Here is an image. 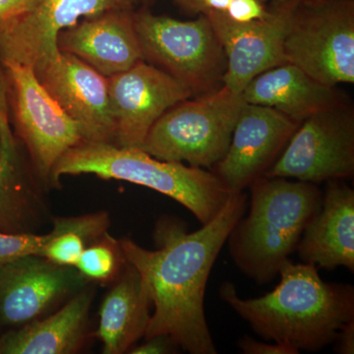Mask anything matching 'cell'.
<instances>
[{
    "instance_id": "obj_21",
    "label": "cell",
    "mask_w": 354,
    "mask_h": 354,
    "mask_svg": "<svg viewBox=\"0 0 354 354\" xmlns=\"http://www.w3.org/2000/svg\"><path fill=\"white\" fill-rule=\"evenodd\" d=\"M151 305L152 301L141 274L127 262L100 309L97 335L102 344V353H128L145 337Z\"/></svg>"
},
{
    "instance_id": "obj_2",
    "label": "cell",
    "mask_w": 354,
    "mask_h": 354,
    "mask_svg": "<svg viewBox=\"0 0 354 354\" xmlns=\"http://www.w3.org/2000/svg\"><path fill=\"white\" fill-rule=\"evenodd\" d=\"M281 281L263 297L243 299L234 283L225 281L220 297L268 342L297 351L315 353L334 342L339 330L354 319V288L326 283L315 265L288 259L279 272Z\"/></svg>"
},
{
    "instance_id": "obj_29",
    "label": "cell",
    "mask_w": 354,
    "mask_h": 354,
    "mask_svg": "<svg viewBox=\"0 0 354 354\" xmlns=\"http://www.w3.org/2000/svg\"><path fill=\"white\" fill-rule=\"evenodd\" d=\"M335 353L341 354L354 353V319L346 323L337 333L334 342Z\"/></svg>"
},
{
    "instance_id": "obj_7",
    "label": "cell",
    "mask_w": 354,
    "mask_h": 354,
    "mask_svg": "<svg viewBox=\"0 0 354 354\" xmlns=\"http://www.w3.org/2000/svg\"><path fill=\"white\" fill-rule=\"evenodd\" d=\"M288 64L325 85L354 82V0H297L283 41Z\"/></svg>"
},
{
    "instance_id": "obj_14",
    "label": "cell",
    "mask_w": 354,
    "mask_h": 354,
    "mask_svg": "<svg viewBox=\"0 0 354 354\" xmlns=\"http://www.w3.org/2000/svg\"><path fill=\"white\" fill-rule=\"evenodd\" d=\"M108 84L115 123L113 144L128 148H140L167 109L193 97L174 77L144 60L109 77Z\"/></svg>"
},
{
    "instance_id": "obj_20",
    "label": "cell",
    "mask_w": 354,
    "mask_h": 354,
    "mask_svg": "<svg viewBox=\"0 0 354 354\" xmlns=\"http://www.w3.org/2000/svg\"><path fill=\"white\" fill-rule=\"evenodd\" d=\"M94 291L88 288L70 298L48 317L0 337V354H71L83 346Z\"/></svg>"
},
{
    "instance_id": "obj_4",
    "label": "cell",
    "mask_w": 354,
    "mask_h": 354,
    "mask_svg": "<svg viewBox=\"0 0 354 354\" xmlns=\"http://www.w3.org/2000/svg\"><path fill=\"white\" fill-rule=\"evenodd\" d=\"M79 174L128 181L157 191L180 203L202 225L213 220L234 194L213 171L158 160L141 149L113 143L81 141L72 147L53 167L50 183L57 186L60 177Z\"/></svg>"
},
{
    "instance_id": "obj_30",
    "label": "cell",
    "mask_w": 354,
    "mask_h": 354,
    "mask_svg": "<svg viewBox=\"0 0 354 354\" xmlns=\"http://www.w3.org/2000/svg\"><path fill=\"white\" fill-rule=\"evenodd\" d=\"M149 1H152V0H142L143 3H146V2ZM172 1L180 7L181 9H183L185 12L193 14H200L204 12L199 0H172Z\"/></svg>"
},
{
    "instance_id": "obj_8",
    "label": "cell",
    "mask_w": 354,
    "mask_h": 354,
    "mask_svg": "<svg viewBox=\"0 0 354 354\" xmlns=\"http://www.w3.org/2000/svg\"><path fill=\"white\" fill-rule=\"evenodd\" d=\"M0 62L18 138L27 149L34 171L50 183L57 160L82 141L80 128L41 86L32 66Z\"/></svg>"
},
{
    "instance_id": "obj_25",
    "label": "cell",
    "mask_w": 354,
    "mask_h": 354,
    "mask_svg": "<svg viewBox=\"0 0 354 354\" xmlns=\"http://www.w3.org/2000/svg\"><path fill=\"white\" fill-rule=\"evenodd\" d=\"M269 0H232L225 11L227 17L237 23H249L267 16Z\"/></svg>"
},
{
    "instance_id": "obj_31",
    "label": "cell",
    "mask_w": 354,
    "mask_h": 354,
    "mask_svg": "<svg viewBox=\"0 0 354 354\" xmlns=\"http://www.w3.org/2000/svg\"><path fill=\"white\" fill-rule=\"evenodd\" d=\"M199 1L204 12L208 10L225 12L232 0H199Z\"/></svg>"
},
{
    "instance_id": "obj_9",
    "label": "cell",
    "mask_w": 354,
    "mask_h": 354,
    "mask_svg": "<svg viewBox=\"0 0 354 354\" xmlns=\"http://www.w3.org/2000/svg\"><path fill=\"white\" fill-rule=\"evenodd\" d=\"M354 174V114L346 102L300 123L264 176L318 184Z\"/></svg>"
},
{
    "instance_id": "obj_13",
    "label": "cell",
    "mask_w": 354,
    "mask_h": 354,
    "mask_svg": "<svg viewBox=\"0 0 354 354\" xmlns=\"http://www.w3.org/2000/svg\"><path fill=\"white\" fill-rule=\"evenodd\" d=\"M142 0H37L29 12L0 26V60L34 66L59 51L57 36L81 17L135 10Z\"/></svg>"
},
{
    "instance_id": "obj_27",
    "label": "cell",
    "mask_w": 354,
    "mask_h": 354,
    "mask_svg": "<svg viewBox=\"0 0 354 354\" xmlns=\"http://www.w3.org/2000/svg\"><path fill=\"white\" fill-rule=\"evenodd\" d=\"M176 348H180L167 335H155L146 339L145 344L139 346H133L128 353L131 354H165L174 353Z\"/></svg>"
},
{
    "instance_id": "obj_22",
    "label": "cell",
    "mask_w": 354,
    "mask_h": 354,
    "mask_svg": "<svg viewBox=\"0 0 354 354\" xmlns=\"http://www.w3.org/2000/svg\"><path fill=\"white\" fill-rule=\"evenodd\" d=\"M50 239L41 257L62 266L74 267L83 251L108 234L111 220L106 212L55 218Z\"/></svg>"
},
{
    "instance_id": "obj_6",
    "label": "cell",
    "mask_w": 354,
    "mask_h": 354,
    "mask_svg": "<svg viewBox=\"0 0 354 354\" xmlns=\"http://www.w3.org/2000/svg\"><path fill=\"white\" fill-rule=\"evenodd\" d=\"M134 25L144 62L174 77L193 97L223 87L227 57L206 14L179 21L143 6L134 11Z\"/></svg>"
},
{
    "instance_id": "obj_15",
    "label": "cell",
    "mask_w": 354,
    "mask_h": 354,
    "mask_svg": "<svg viewBox=\"0 0 354 354\" xmlns=\"http://www.w3.org/2000/svg\"><path fill=\"white\" fill-rule=\"evenodd\" d=\"M298 127L276 109L244 102L227 152L211 171L230 193L243 192L271 169Z\"/></svg>"
},
{
    "instance_id": "obj_3",
    "label": "cell",
    "mask_w": 354,
    "mask_h": 354,
    "mask_svg": "<svg viewBox=\"0 0 354 354\" xmlns=\"http://www.w3.org/2000/svg\"><path fill=\"white\" fill-rule=\"evenodd\" d=\"M249 187L250 209L228 235V251L246 277L266 285L297 251L305 227L321 208L323 192L317 184L281 177H259Z\"/></svg>"
},
{
    "instance_id": "obj_10",
    "label": "cell",
    "mask_w": 354,
    "mask_h": 354,
    "mask_svg": "<svg viewBox=\"0 0 354 354\" xmlns=\"http://www.w3.org/2000/svg\"><path fill=\"white\" fill-rule=\"evenodd\" d=\"M87 285L75 267L39 255L0 264V327L15 329L43 318Z\"/></svg>"
},
{
    "instance_id": "obj_19",
    "label": "cell",
    "mask_w": 354,
    "mask_h": 354,
    "mask_svg": "<svg viewBox=\"0 0 354 354\" xmlns=\"http://www.w3.org/2000/svg\"><path fill=\"white\" fill-rule=\"evenodd\" d=\"M241 95L247 104L276 109L298 124L312 114L344 102L335 87L319 82L288 62L256 76Z\"/></svg>"
},
{
    "instance_id": "obj_1",
    "label": "cell",
    "mask_w": 354,
    "mask_h": 354,
    "mask_svg": "<svg viewBox=\"0 0 354 354\" xmlns=\"http://www.w3.org/2000/svg\"><path fill=\"white\" fill-rule=\"evenodd\" d=\"M246 208L247 195L234 193L213 220L193 232L178 220L160 218L153 232L156 250L120 239L127 262L141 274L153 305L145 339L167 335L191 354L218 353L205 316V290L221 248Z\"/></svg>"
},
{
    "instance_id": "obj_5",
    "label": "cell",
    "mask_w": 354,
    "mask_h": 354,
    "mask_svg": "<svg viewBox=\"0 0 354 354\" xmlns=\"http://www.w3.org/2000/svg\"><path fill=\"white\" fill-rule=\"evenodd\" d=\"M244 102L225 86L184 100L156 121L139 149L158 160L212 169L227 152Z\"/></svg>"
},
{
    "instance_id": "obj_26",
    "label": "cell",
    "mask_w": 354,
    "mask_h": 354,
    "mask_svg": "<svg viewBox=\"0 0 354 354\" xmlns=\"http://www.w3.org/2000/svg\"><path fill=\"white\" fill-rule=\"evenodd\" d=\"M237 346L245 354H298L297 349L278 342H259L249 335H243L237 342Z\"/></svg>"
},
{
    "instance_id": "obj_11",
    "label": "cell",
    "mask_w": 354,
    "mask_h": 354,
    "mask_svg": "<svg viewBox=\"0 0 354 354\" xmlns=\"http://www.w3.org/2000/svg\"><path fill=\"white\" fill-rule=\"evenodd\" d=\"M297 0H272L263 19L237 23L225 12H206L225 57V87L241 94L247 84L266 70L286 64L283 41Z\"/></svg>"
},
{
    "instance_id": "obj_18",
    "label": "cell",
    "mask_w": 354,
    "mask_h": 354,
    "mask_svg": "<svg viewBox=\"0 0 354 354\" xmlns=\"http://www.w3.org/2000/svg\"><path fill=\"white\" fill-rule=\"evenodd\" d=\"M302 263L354 272V191L341 179L326 181L322 204L297 248Z\"/></svg>"
},
{
    "instance_id": "obj_28",
    "label": "cell",
    "mask_w": 354,
    "mask_h": 354,
    "mask_svg": "<svg viewBox=\"0 0 354 354\" xmlns=\"http://www.w3.org/2000/svg\"><path fill=\"white\" fill-rule=\"evenodd\" d=\"M37 0H0V26L29 12Z\"/></svg>"
},
{
    "instance_id": "obj_12",
    "label": "cell",
    "mask_w": 354,
    "mask_h": 354,
    "mask_svg": "<svg viewBox=\"0 0 354 354\" xmlns=\"http://www.w3.org/2000/svg\"><path fill=\"white\" fill-rule=\"evenodd\" d=\"M32 67L41 86L79 125L82 141L114 143L115 123L106 77L62 50Z\"/></svg>"
},
{
    "instance_id": "obj_24",
    "label": "cell",
    "mask_w": 354,
    "mask_h": 354,
    "mask_svg": "<svg viewBox=\"0 0 354 354\" xmlns=\"http://www.w3.org/2000/svg\"><path fill=\"white\" fill-rule=\"evenodd\" d=\"M50 239V232L46 234L0 232V264L24 256H41Z\"/></svg>"
},
{
    "instance_id": "obj_16",
    "label": "cell",
    "mask_w": 354,
    "mask_h": 354,
    "mask_svg": "<svg viewBox=\"0 0 354 354\" xmlns=\"http://www.w3.org/2000/svg\"><path fill=\"white\" fill-rule=\"evenodd\" d=\"M46 216V202L11 128L6 77L0 62V232L36 234Z\"/></svg>"
},
{
    "instance_id": "obj_17",
    "label": "cell",
    "mask_w": 354,
    "mask_h": 354,
    "mask_svg": "<svg viewBox=\"0 0 354 354\" xmlns=\"http://www.w3.org/2000/svg\"><path fill=\"white\" fill-rule=\"evenodd\" d=\"M135 10L109 11L77 23L58 34V50L76 55L106 78L129 69L144 60Z\"/></svg>"
},
{
    "instance_id": "obj_23",
    "label": "cell",
    "mask_w": 354,
    "mask_h": 354,
    "mask_svg": "<svg viewBox=\"0 0 354 354\" xmlns=\"http://www.w3.org/2000/svg\"><path fill=\"white\" fill-rule=\"evenodd\" d=\"M125 265L120 241L108 232L83 251L74 267L88 281L108 283L120 276Z\"/></svg>"
}]
</instances>
